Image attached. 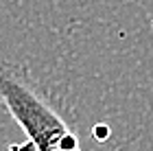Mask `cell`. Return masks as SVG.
Listing matches in <instances>:
<instances>
[{"mask_svg": "<svg viewBox=\"0 0 153 151\" xmlns=\"http://www.w3.org/2000/svg\"><path fill=\"white\" fill-rule=\"evenodd\" d=\"M0 99L35 145V151H81L74 132L48 105L22 68L0 64Z\"/></svg>", "mask_w": 153, "mask_h": 151, "instance_id": "obj_1", "label": "cell"}, {"mask_svg": "<svg viewBox=\"0 0 153 151\" xmlns=\"http://www.w3.org/2000/svg\"><path fill=\"white\" fill-rule=\"evenodd\" d=\"M7 151H35V145L29 140V142H22V145H11Z\"/></svg>", "mask_w": 153, "mask_h": 151, "instance_id": "obj_2", "label": "cell"}]
</instances>
